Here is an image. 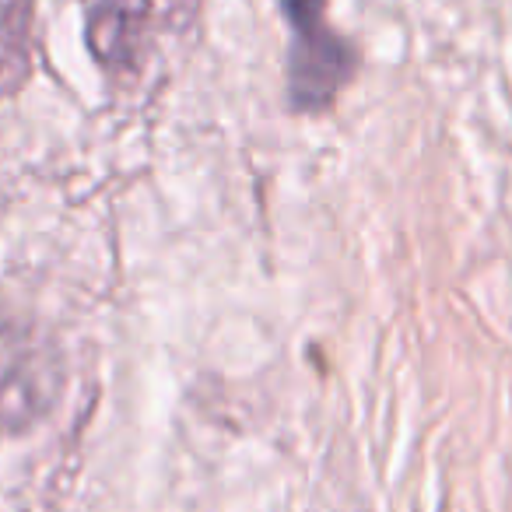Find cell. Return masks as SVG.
Masks as SVG:
<instances>
[{
  "instance_id": "obj_1",
  "label": "cell",
  "mask_w": 512,
  "mask_h": 512,
  "mask_svg": "<svg viewBox=\"0 0 512 512\" xmlns=\"http://www.w3.org/2000/svg\"><path fill=\"white\" fill-rule=\"evenodd\" d=\"M64 362L50 337L15 316H0V439L36 428L57 407Z\"/></svg>"
},
{
  "instance_id": "obj_2",
  "label": "cell",
  "mask_w": 512,
  "mask_h": 512,
  "mask_svg": "<svg viewBox=\"0 0 512 512\" xmlns=\"http://www.w3.org/2000/svg\"><path fill=\"white\" fill-rule=\"evenodd\" d=\"M292 29L288 46V99L299 113H323L355 78L358 53L327 22V0H281Z\"/></svg>"
},
{
  "instance_id": "obj_3",
  "label": "cell",
  "mask_w": 512,
  "mask_h": 512,
  "mask_svg": "<svg viewBox=\"0 0 512 512\" xmlns=\"http://www.w3.org/2000/svg\"><path fill=\"white\" fill-rule=\"evenodd\" d=\"M193 15L197 0H88V50L109 74H137L158 39L186 29Z\"/></svg>"
}]
</instances>
